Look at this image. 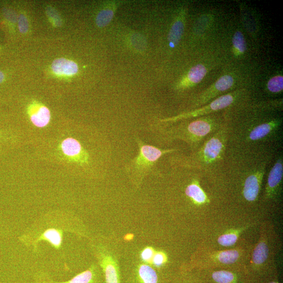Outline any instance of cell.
<instances>
[{
  "mask_svg": "<svg viewBox=\"0 0 283 283\" xmlns=\"http://www.w3.org/2000/svg\"><path fill=\"white\" fill-rule=\"evenodd\" d=\"M279 124L277 121H272L255 127L249 134L250 140L258 141L264 138L275 129H277Z\"/></svg>",
  "mask_w": 283,
  "mask_h": 283,
  "instance_id": "13",
  "label": "cell"
},
{
  "mask_svg": "<svg viewBox=\"0 0 283 283\" xmlns=\"http://www.w3.org/2000/svg\"><path fill=\"white\" fill-rule=\"evenodd\" d=\"M207 74L206 67L202 65H197L191 69L188 74L189 81L193 84L201 82Z\"/></svg>",
  "mask_w": 283,
  "mask_h": 283,
  "instance_id": "17",
  "label": "cell"
},
{
  "mask_svg": "<svg viewBox=\"0 0 283 283\" xmlns=\"http://www.w3.org/2000/svg\"><path fill=\"white\" fill-rule=\"evenodd\" d=\"M264 173V169L258 170L246 179L243 188V196L246 201L254 202L257 199Z\"/></svg>",
  "mask_w": 283,
  "mask_h": 283,
  "instance_id": "7",
  "label": "cell"
},
{
  "mask_svg": "<svg viewBox=\"0 0 283 283\" xmlns=\"http://www.w3.org/2000/svg\"><path fill=\"white\" fill-rule=\"evenodd\" d=\"M153 250L151 247H147L141 254V257L144 261L148 262L151 261L154 256Z\"/></svg>",
  "mask_w": 283,
  "mask_h": 283,
  "instance_id": "28",
  "label": "cell"
},
{
  "mask_svg": "<svg viewBox=\"0 0 283 283\" xmlns=\"http://www.w3.org/2000/svg\"><path fill=\"white\" fill-rule=\"evenodd\" d=\"M61 150L64 157L69 162L80 164H86L89 156L84 150L79 141L68 138L63 140L61 145Z\"/></svg>",
  "mask_w": 283,
  "mask_h": 283,
  "instance_id": "3",
  "label": "cell"
},
{
  "mask_svg": "<svg viewBox=\"0 0 283 283\" xmlns=\"http://www.w3.org/2000/svg\"><path fill=\"white\" fill-rule=\"evenodd\" d=\"M214 129V126L208 120H199L191 122L187 127V132L191 139L200 141Z\"/></svg>",
  "mask_w": 283,
  "mask_h": 283,
  "instance_id": "10",
  "label": "cell"
},
{
  "mask_svg": "<svg viewBox=\"0 0 283 283\" xmlns=\"http://www.w3.org/2000/svg\"><path fill=\"white\" fill-rule=\"evenodd\" d=\"M132 237H133L132 235H128V236H126V239L129 240V239H132Z\"/></svg>",
  "mask_w": 283,
  "mask_h": 283,
  "instance_id": "31",
  "label": "cell"
},
{
  "mask_svg": "<svg viewBox=\"0 0 283 283\" xmlns=\"http://www.w3.org/2000/svg\"><path fill=\"white\" fill-rule=\"evenodd\" d=\"M28 27L29 25L26 17L23 14H21L19 19V28L20 32L22 34L27 33Z\"/></svg>",
  "mask_w": 283,
  "mask_h": 283,
  "instance_id": "27",
  "label": "cell"
},
{
  "mask_svg": "<svg viewBox=\"0 0 283 283\" xmlns=\"http://www.w3.org/2000/svg\"><path fill=\"white\" fill-rule=\"evenodd\" d=\"M238 238V233L235 232L227 233L219 237L218 242L222 246H230L236 243Z\"/></svg>",
  "mask_w": 283,
  "mask_h": 283,
  "instance_id": "25",
  "label": "cell"
},
{
  "mask_svg": "<svg viewBox=\"0 0 283 283\" xmlns=\"http://www.w3.org/2000/svg\"><path fill=\"white\" fill-rule=\"evenodd\" d=\"M212 278L218 283H231L234 280V275L228 271H221L212 274Z\"/></svg>",
  "mask_w": 283,
  "mask_h": 283,
  "instance_id": "24",
  "label": "cell"
},
{
  "mask_svg": "<svg viewBox=\"0 0 283 283\" xmlns=\"http://www.w3.org/2000/svg\"><path fill=\"white\" fill-rule=\"evenodd\" d=\"M270 283H276V282H271Z\"/></svg>",
  "mask_w": 283,
  "mask_h": 283,
  "instance_id": "32",
  "label": "cell"
},
{
  "mask_svg": "<svg viewBox=\"0 0 283 283\" xmlns=\"http://www.w3.org/2000/svg\"><path fill=\"white\" fill-rule=\"evenodd\" d=\"M34 283H99L97 267L92 266L88 270L65 282H56L45 272H40L34 276Z\"/></svg>",
  "mask_w": 283,
  "mask_h": 283,
  "instance_id": "2",
  "label": "cell"
},
{
  "mask_svg": "<svg viewBox=\"0 0 283 283\" xmlns=\"http://www.w3.org/2000/svg\"><path fill=\"white\" fill-rule=\"evenodd\" d=\"M31 121L39 128L46 126L51 120V112L48 108L39 103H34L28 108Z\"/></svg>",
  "mask_w": 283,
  "mask_h": 283,
  "instance_id": "8",
  "label": "cell"
},
{
  "mask_svg": "<svg viewBox=\"0 0 283 283\" xmlns=\"http://www.w3.org/2000/svg\"><path fill=\"white\" fill-rule=\"evenodd\" d=\"M53 72L59 75L71 76L79 72V66L74 61L66 59H58L52 63Z\"/></svg>",
  "mask_w": 283,
  "mask_h": 283,
  "instance_id": "12",
  "label": "cell"
},
{
  "mask_svg": "<svg viewBox=\"0 0 283 283\" xmlns=\"http://www.w3.org/2000/svg\"><path fill=\"white\" fill-rule=\"evenodd\" d=\"M113 15H114V12L112 10L106 9L101 11L97 17V25L100 27L107 26L111 22Z\"/></svg>",
  "mask_w": 283,
  "mask_h": 283,
  "instance_id": "20",
  "label": "cell"
},
{
  "mask_svg": "<svg viewBox=\"0 0 283 283\" xmlns=\"http://www.w3.org/2000/svg\"><path fill=\"white\" fill-rule=\"evenodd\" d=\"M101 259L105 283H121L119 270L116 262L108 256H103Z\"/></svg>",
  "mask_w": 283,
  "mask_h": 283,
  "instance_id": "11",
  "label": "cell"
},
{
  "mask_svg": "<svg viewBox=\"0 0 283 283\" xmlns=\"http://www.w3.org/2000/svg\"><path fill=\"white\" fill-rule=\"evenodd\" d=\"M268 255V246L264 242L260 243L253 254V261L257 265L263 264L266 260Z\"/></svg>",
  "mask_w": 283,
  "mask_h": 283,
  "instance_id": "16",
  "label": "cell"
},
{
  "mask_svg": "<svg viewBox=\"0 0 283 283\" xmlns=\"http://www.w3.org/2000/svg\"><path fill=\"white\" fill-rule=\"evenodd\" d=\"M140 152L134 160V164L139 170H146L152 166L162 155L173 150L162 151L159 148L148 145H140Z\"/></svg>",
  "mask_w": 283,
  "mask_h": 283,
  "instance_id": "4",
  "label": "cell"
},
{
  "mask_svg": "<svg viewBox=\"0 0 283 283\" xmlns=\"http://www.w3.org/2000/svg\"><path fill=\"white\" fill-rule=\"evenodd\" d=\"M4 79V75L3 73L0 71V83H2Z\"/></svg>",
  "mask_w": 283,
  "mask_h": 283,
  "instance_id": "30",
  "label": "cell"
},
{
  "mask_svg": "<svg viewBox=\"0 0 283 283\" xmlns=\"http://www.w3.org/2000/svg\"><path fill=\"white\" fill-rule=\"evenodd\" d=\"M233 47L237 52L240 54L243 53L246 50V42L243 34L240 32H237L232 40Z\"/></svg>",
  "mask_w": 283,
  "mask_h": 283,
  "instance_id": "22",
  "label": "cell"
},
{
  "mask_svg": "<svg viewBox=\"0 0 283 283\" xmlns=\"http://www.w3.org/2000/svg\"><path fill=\"white\" fill-rule=\"evenodd\" d=\"M224 141L222 133H219L207 142L202 151V159L205 163L210 164L222 157L224 150Z\"/></svg>",
  "mask_w": 283,
  "mask_h": 283,
  "instance_id": "5",
  "label": "cell"
},
{
  "mask_svg": "<svg viewBox=\"0 0 283 283\" xmlns=\"http://www.w3.org/2000/svg\"><path fill=\"white\" fill-rule=\"evenodd\" d=\"M233 78L229 75H225L221 78L215 83L216 92H223L230 89L233 84Z\"/></svg>",
  "mask_w": 283,
  "mask_h": 283,
  "instance_id": "21",
  "label": "cell"
},
{
  "mask_svg": "<svg viewBox=\"0 0 283 283\" xmlns=\"http://www.w3.org/2000/svg\"><path fill=\"white\" fill-rule=\"evenodd\" d=\"M46 13L48 17L52 20V22L56 26H61L62 24V21L59 14L54 9L51 7H47Z\"/></svg>",
  "mask_w": 283,
  "mask_h": 283,
  "instance_id": "26",
  "label": "cell"
},
{
  "mask_svg": "<svg viewBox=\"0 0 283 283\" xmlns=\"http://www.w3.org/2000/svg\"><path fill=\"white\" fill-rule=\"evenodd\" d=\"M239 257V254L237 250H231L219 253L218 259L223 264H230L235 263Z\"/></svg>",
  "mask_w": 283,
  "mask_h": 283,
  "instance_id": "19",
  "label": "cell"
},
{
  "mask_svg": "<svg viewBox=\"0 0 283 283\" xmlns=\"http://www.w3.org/2000/svg\"><path fill=\"white\" fill-rule=\"evenodd\" d=\"M283 162L282 159H279L275 162L268 175L266 187V196L271 198L277 192L283 179Z\"/></svg>",
  "mask_w": 283,
  "mask_h": 283,
  "instance_id": "9",
  "label": "cell"
},
{
  "mask_svg": "<svg viewBox=\"0 0 283 283\" xmlns=\"http://www.w3.org/2000/svg\"><path fill=\"white\" fill-rule=\"evenodd\" d=\"M235 98L231 95H226L221 96L212 101L206 107L198 109L192 112L182 115L175 118L168 119L165 121H176L181 119L189 117H197L206 114L212 111H216L228 107L234 101Z\"/></svg>",
  "mask_w": 283,
  "mask_h": 283,
  "instance_id": "6",
  "label": "cell"
},
{
  "mask_svg": "<svg viewBox=\"0 0 283 283\" xmlns=\"http://www.w3.org/2000/svg\"><path fill=\"white\" fill-rule=\"evenodd\" d=\"M165 257L161 253H158L154 255L153 258V263L155 266H161L164 263Z\"/></svg>",
  "mask_w": 283,
  "mask_h": 283,
  "instance_id": "29",
  "label": "cell"
},
{
  "mask_svg": "<svg viewBox=\"0 0 283 283\" xmlns=\"http://www.w3.org/2000/svg\"><path fill=\"white\" fill-rule=\"evenodd\" d=\"M267 88L272 93H277L283 90V77L281 76L272 78L267 83Z\"/></svg>",
  "mask_w": 283,
  "mask_h": 283,
  "instance_id": "23",
  "label": "cell"
},
{
  "mask_svg": "<svg viewBox=\"0 0 283 283\" xmlns=\"http://www.w3.org/2000/svg\"><path fill=\"white\" fill-rule=\"evenodd\" d=\"M184 30L181 20H178L173 24L168 35V40L171 43L176 45L180 42Z\"/></svg>",
  "mask_w": 283,
  "mask_h": 283,
  "instance_id": "18",
  "label": "cell"
},
{
  "mask_svg": "<svg viewBox=\"0 0 283 283\" xmlns=\"http://www.w3.org/2000/svg\"><path fill=\"white\" fill-rule=\"evenodd\" d=\"M140 283H158V277L154 269L147 265L142 264L138 269Z\"/></svg>",
  "mask_w": 283,
  "mask_h": 283,
  "instance_id": "14",
  "label": "cell"
},
{
  "mask_svg": "<svg viewBox=\"0 0 283 283\" xmlns=\"http://www.w3.org/2000/svg\"><path fill=\"white\" fill-rule=\"evenodd\" d=\"M186 195L198 204L207 201V197L201 187L196 183L190 184L186 189Z\"/></svg>",
  "mask_w": 283,
  "mask_h": 283,
  "instance_id": "15",
  "label": "cell"
},
{
  "mask_svg": "<svg viewBox=\"0 0 283 283\" xmlns=\"http://www.w3.org/2000/svg\"><path fill=\"white\" fill-rule=\"evenodd\" d=\"M75 218L62 212H53L41 217L19 238L27 247L38 251V244L44 241L56 250L62 246L66 232H75Z\"/></svg>",
  "mask_w": 283,
  "mask_h": 283,
  "instance_id": "1",
  "label": "cell"
}]
</instances>
